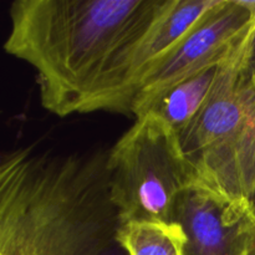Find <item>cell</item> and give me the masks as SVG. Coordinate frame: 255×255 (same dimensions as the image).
Here are the masks:
<instances>
[{"label": "cell", "instance_id": "6da1fadb", "mask_svg": "<svg viewBox=\"0 0 255 255\" xmlns=\"http://www.w3.org/2000/svg\"><path fill=\"white\" fill-rule=\"evenodd\" d=\"M169 2L15 0L4 50L35 70L51 114L132 115L134 56Z\"/></svg>", "mask_w": 255, "mask_h": 255}, {"label": "cell", "instance_id": "7a4b0ae2", "mask_svg": "<svg viewBox=\"0 0 255 255\" xmlns=\"http://www.w3.org/2000/svg\"><path fill=\"white\" fill-rule=\"evenodd\" d=\"M102 177L72 167L17 174L0 187V255H127Z\"/></svg>", "mask_w": 255, "mask_h": 255}, {"label": "cell", "instance_id": "3957f363", "mask_svg": "<svg viewBox=\"0 0 255 255\" xmlns=\"http://www.w3.org/2000/svg\"><path fill=\"white\" fill-rule=\"evenodd\" d=\"M244 47L222 66L208 101L179 137L199 181L254 202L255 84L242 69Z\"/></svg>", "mask_w": 255, "mask_h": 255}, {"label": "cell", "instance_id": "277c9868", "mask_svg": "<svg viewBox=\"0 0 255 255\" xmlns=\"http://www.w3.org/2000/svg\"><path fill=\"white\" fill-rule=\"evenodd\" d=\"M107 172L122 223H174L179 196L199 181L178 132L153 112L137 117L109 149Z\"/></svg>", "mask_w": 255, "mask_h": 255}, {"label": "cell", "instance_id": "5b68a950", "mask_svg": "<svg viewBox=\"0 0 255 255\" xmlns=\"http://www.w3.org/2000/svg\"><path fill=\"white\" fill-rule=\"evenodd\" d=\"M255 12L246 0H221L188 36L139 80L132 105L138 117L147 105L173 85L228 62L246 45Z\"/></svg>", "mask_w": 255, "mask_h": 255}, {"label": "cell", "instance_id": "8992f818", "mask_svg": "<svg viewBox=\"0 0 255 255\" xmlns=\"http://www.w3.org/2000/svg\"><path fill=\"white\" fill-rule=\"evenodd\" d=\"M174 223L186 236L183 255H251L255 207L198 181L179 196Z\"/></svg>", "mask_w": 255, "mask_h": 255}, {"label": "cell", "instance_id": "52a82bcc", "mask_svg": "<svg viewBox=\"0 0 255 255\" xmlns=\"http://www.w3.org/2000/svg\"><path fill=\"white\" fill-rule=\"evenodd\" d=\"M221 0H171L137 50L132 66L133 100L137 85L148 70L176 49Z\"/></svg>", "mask_w": 255, "mask_h": 255}, {"label": "cell", "instance_id": "ba28073f", "mask_svg": "<svg viewBox=\"0 0 255 255\" xmlns=\"http://www.w3.org/2000/svg\"><path fill=\"white\" fill-rule=\"evenodd\" d=\"M223 65L209 67L173 85L154 97L139 116L153 112L171 125L181 136L208 101Z\"/></svg>", "mask_w": 255, "mask_h": 255}, {"label": "cell", "instance_id": "9c48e42d", "mask_svg": "<svg viewBox=\"0 0 255 255\" xmlns=\"http://www.w3.org/2000/svg\"><path fill=\"white\" fill-rule=\"evenodd\" d=\"M117 241L127 255H183L186 236L178 223H122Z\"/></svg>", "mask_w": 255, "mask_h": 255}, {"label": "cell", "instance_id": "30bf717a", "mask_svg": "<svg viewBox=\"0 0 255 255\" xmlns=\"http://www.w3.org/2000/svg\"><path fill=\"white\" fill-rule=\"evenodd\" d=\"M243 72L255 84V20L251 30L246 47H244L243 59H242Z\"/></svg>", "mask_w": 255, "mask_h": 255}, {"label": "cell", "instance_id": "8fae6325", "mask_svg": "<svg viewBox=\"0 0 255 255\" xmlns=\"http://www.w3.org/2000/svg\"><path fill=\"white\" fill-rule=\"evenodd\" d=\"M251 255H255V239H254V243H253V247H252V251H251Z\"/></svg>", "mask_w": 255, "mask_h": 255}, {"label": "cell", "instance_id": "7c38bea8", "mask_svg": "<svg viewBox=\"0 0 255 255\" xmlns=\"http://www.w3.org/2000/svg\"><path fill=\"white\" fill-rule=\"evenodd\" d=\"M253 197H254V201H255V173H254V186H253Z\"/></svg>", "mask_w": 255, "mask_h": 255}, {"label": "cell", "instance_id": "4fadbf2b", "mask_svg": "<svg viewBox=\"0 0 255 255\" xmlns=\"http://www.w3.org/2000/svg\"><path fill=\"white\" fill-rule=\"evenodd\" d=\"M254 207H255V201H254Z\"/></svg>", "mask_w": 255, "mask_h": 255}]
</instances>
